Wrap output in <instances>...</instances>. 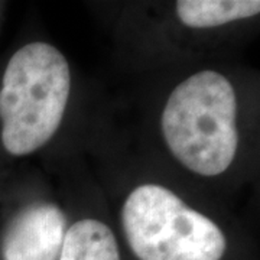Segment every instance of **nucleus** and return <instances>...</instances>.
Segmentation results:
<instances>
[{"instance_id": "obj_1", "label": "nucleus", "mask_w": 260, "mask_h": 260, "mask_svg": "<svg viewBox=\"0 0 260 260\" xmlns=\"http://www.w3.org/2000/svg\"><path fill=\"white\" fill-rule=\"evenodd\" d=\"M232 83L215 71H201L177 85L160 117L172 155L204 177L223 174L234 160L239 133Z\"/></svg>"}, {"instance_id": "obj_2", "label": "nucleus", "mask_w": 260, "mask_h": 260, "mask_svg": "<svg viewBox=\"0 0 260 260\" xmlns=\"http://www.w3.org/2000/svg\"><path fill=\"white\" fill-rule=\"evenodd\" d=\"M70 88V67L56 48L32 42L16 51L0 88L3 148L23 156L44 146L62 121Z\"/></svg>"}, {"instance_id": "obj_3", "label": "nucleus", "mask_w": 260, "mask_h": 260, "mask_svg": "<svg viewBox=\"0 0 260 260\" xmlns=\"http://www.w3.org/2000/svg\"><path fill=\"white\" fill-rule=\"evenodd\" d=\"M121 224L139 260H221L227 247L217 224L155 184L130 192L121 210Z\"/></svg>"}, {"instance_id": "obj_4", "label": "nucleus", "mask_w": 260, "mask_h": 260, "mask_svg": "<svg viewBox=\"0 0 260 260\" xmlns=\"http://www.w3.org/2000/svg\"><path fill=\"white\" fill-rule=\"evenodd\" d=\"M64 213L54 204H32L13 217L2 239L3 260H58L65 239Z\"/></svg>"}, {"instance_id": "obj_5", "label": "nucleus", "mask_w": 260, "mask_h": 260, "mask_svg": "<svg viewBox=\"0 0 260 260\" xmlns=\"http://www.w3.org/2000/svg\"><path fill=\"white\" fill-rule=\"evenodd\" d=\"M58 260H121L113 232L99 220L85 218L65 233Z\"/></svg>"}, {"instance_id": "obj_6", "label": "nucleus", "mask_w": 260, "mask_h": 260, "mask_svg": "<svg viewBox=\"0 0 260 260\" xmlns=\"http://www.w3.org/2000/svg\"><path fill=\"white\" fill-rule=\"evenodd\" d=\"M178 18L189 28H215L234 20L251 18L260 12L257 0H179Z\"/></svg>"}]
</instances>
